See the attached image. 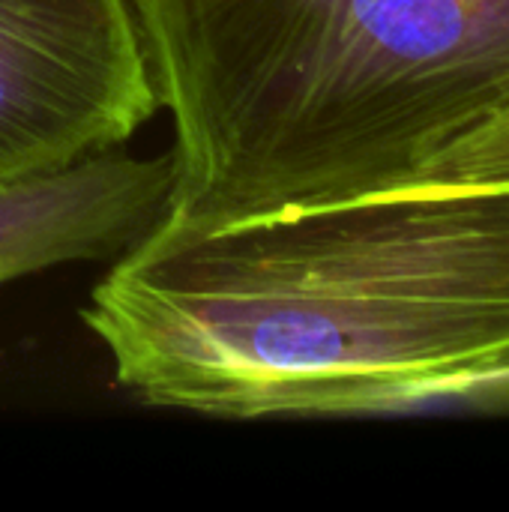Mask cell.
Segmentation results:
<instances>
[{"instance_id": "5", "label": "cell", "mask_w": 509, "mask_h": 512, "mask_svg": "<svg viewBox=\"0 0 509 512\" xmlns=\"http://www.w3.org/2000/svg\"><path fill=\"white\" fill-rule=\"evenodd\" d=\"M509 183V111L456 144L423 186Z\"/></svg>"}, {"instance_id": "2", "label": "cell", "mask_w": 509, "mask_h": 512, "mask_svg": "<svg viewBox=\"0 0 509 512\" xmlns=\"http://www.w3.org/2000/svg\"><path fill=\"white\" fill-rule=\"evenodd\" d=\"M129 3L192 228L417 189L509 111V0Z\"/></svg>"}, {"instance_id": "3", "label": "cell", "mask_w": 509, "mask_h": 512, "mask_svg": "<svg viewBox=\"0 0 509 512\" xmlns=\"http://www.w3.org/2000/svg\"><path fill=\"white\" fill-rule=\"evenodd\" d=\"M156 111L129 0H0V180L123 147Z\"/></svg>"}, {"instance_id": "4", "label": "cell", "mask_w": 509, "mask_h": 512, "mask_svg": "<svg viewBox=\"0 0 509 512\" xmlns=\"http://www.w3.org/2000/svg\"><path fill=\"white\" fill-rule=\"evenodd\" d=\"M174 156L120 147L0 180V285L75 261H114L171 210Z\"/></svg>"}, {"instance_id": "1", "label": "cell", "mask_w": 509, "mask_h": 512, "mask_svg": "<svg viewBox=\"0 0 509 512\" xmlns=\"http://www.w3.org/2000/svg\"><path fill=\"white\" fill-rule=\"evenodd\" d=\"M84 327L156 408L348 417L509 393V183L192 228L165 216Z\"/></svg>"}]
</instances>
